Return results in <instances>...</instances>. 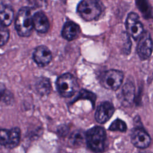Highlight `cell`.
<instances>
[{
	"label": "cell",
	"mask_w": 153,
	"mask_h": 153,
	"mask_svg": "<svg viewBox=\"0 0 153 153\" xmlns=\"http://www.w3.org/2000/svg\"><path fill=\"white\" fill-rule=\"evenodd\" d=\"M15 27L20 36L27 37L31 34L33 28V22L30 8L24 7L19 10L16 19Z\"/></svg>",
	"instance_id": "obj_1"
},
{
	"label": "cell",
	"mask_w": 153,
	"mask_h": 153,
	"mask_svg": "<svg viewBox=\"0 0 153 153\" xmlns=\"http://www.w3.org/2000/svg\"><path fill=\"white\" fill-rule=\"evenodd\" d=\"M87 146L95 152H102L106 145V134L103 127L95 126L90 128L85 133Z\"/></svg>",
	"instance_id": "obj_2"
},
{
	"label": "cell",
	"mask_w": 153,
	"mask_h": 153,
	"mask_svg": "<svg viewBox=\"0 0 153 153\" xmlns=\"http://www.w3.org/2000/svg\"><path fill=\"white\" fill-rule=\"evenodd\" d=\"M102 11L100 2L95 0H84L77 6V12L86 21H91L99 17Z\"/></svg>",
	"instance_id": "obj_3"
},
{
	"label": "cell",
	"mask_w": 153,
	"mask_h": 153,
	"mask_svg": "<svg viewBox=\"0 0 153 153\" xmlns=\"http://www.w3.org/2000/svg\"><path fill=\"white\" fill-rule=\"evenodd\" d=\"M56 87L61 96L69 97L76 93L79 86L76 79L72 74L65 73L57 78Z\"/></svg>",
	"instance_id": "obj_4"
},
{
	"label": "cell",
	"mask_w": 153,
	"mask_h": 153,
	"mask_svg": "<svg viewBox=\"0 0 153 153\" xmlns=\"http://www.w3.org/2000/svg\"><path fill=\"white\" fill-rule=\"evenodd\" d=\"M124 74L121 71L111 69L103 72L100 77L101 85L106 89L115 91L122 84Z\"/></svg>",
	"instance_id": "obj_5"
},
{
	"label": "cell",
	"mask_w": 153,
	"mask_h": 153,
	"mask_svg": "<svg viewBox=\"0 0 153 153\" xmlns=\"http://www.w3.org/2000/svg\"><path fill=\"white\" fill-rule=\"evenodd\" d=\"M20 140V130L18 127L10 130L0 128V145L8 148L17 146Z\"/></svg>",
	"instance_id": "obj_6"
},
{
	"label": "cell",
	"mask_w": 153,
	"mask_h": 153,
	"mask_svg": "<svg viewBox=\"0 0 153 153\" xmlns=\"http://www.w3.org/2000/svg\"><path fill=\"white\" fill-rule=\"evenodd\" d=\"M126 26L129 35L134 39L140 38L143 34V27L139 20L138 15L135 13H130L126 19Z\"/></svg>",
	"instance_id": "obj_7"
},
{
	"label": "cell",
	"mask_w": 153,
	"mask_h": 153,
	"mask_svg": "<svg viewBox=\"0 0 153 153\" xmlns=\"http://www.w3.org/2000/svg\"><path fill=\"white\" fill-rule=\"evenodd\" d=\"M153 43L150 36L148 32L143 33L140 37L136 47V51L139 57L142 60L148 59L152 52Z\"/></svg>",
	"instance_id": "obj_8"
},
{
	"label": "cell",
	"mask_w": 153,
	"mask_h": 153,
	"mask_svg": "<svg viewBox=\"0 0 153 153\" xmlns=\"http://www.w3.org/2000/svg\"><path fill=\"white\" fill-rule=\"evenodd\" d=\"M115 111L114 105L108 101L102 102L97 107L95 112V120L100 124L108 121Z\"/></svg>",
	"instance_id": "obj_9"
},
{
	"label": "cell",
	"mask_w": 153,
	"mask_h": 153,
	"mask_svg": "<svg viewBox=\"0 0 153 153\" xmlns=\"http://www.w3.org/2000/svg\"><path fill=\"white\" fill-rule=\"evenodd\" d=\"M131 140L136 147L144 149L149 146L151 143V137L144 129L136 128L131 133Z\"/></svg>",
	"instance_id": "obj_10"
},
{
	"label": "cell",
	"mask_w": 153,
	"mask_h": 153,
	"mask_svg": "<svg viewBox=\"0 0 153 153\" xmlns=\"http://www.w3.org/2000/svg\"><path fill=\"white\" fill-rule=\"evenodd\" d=\"M33 59L38 66H45L48 65L51 60V53L48 47L40 45L35 50L33 53Z\"/></svg>",
	"instance_id": "obj_11"
},
{
	"label": "cell",
	"mask_w": 153,
	"mask_h": 153,
	"mask_svg": "<svg viewBox=\"0 0 153 153\" xmlns=\"http://www.w3.org/2000/svg\"><path fill=\"white\" fill-rule=\"evenodd\" d=\"M33 27L38 32L45 33L48 32L50 23L47 17L42 11L36 12L33 16Z\"/></svg>",
	"instance_id": "obj_12"
},
{
	"label": "cell",
	"mask_w": 153,
	"mask_h": 153,
	"mask_svg": "<svg viewBox=\"0 0 153 153\" xmlns=\"http://www.w3.org/2000/svg\"><path fill=\"white\" fill-rule=\"evenodd\" d=\"M80 32L79 26L72 21L66 22L62 29V35L68 41H72L78 37Z\"/></svg>",
	"instance_id": "obj_13"
},
{
	"label": "cell",
	"mask_w": 153,
	"mask_h": 153,
	"mask_svg": "<svg viewBox=\"0 0 153 153\" xmlns=\"http://www.w3.org/2000/svg\"><path fill=\"white\" fill-rule=\"evenodd\" d=\"M14 17V11L11 5L0 2V23L5 26L10 25Z\"/></svg>",
	"instance_id": "obj_14"
},
{
	"label": "cell",
	"mask_w": 153,
	"mask_h": 153,
	"mask_svg": "<svg viewBox=\"0 0 153 153\" xmlns=\"http://www.w3.org/2000/svg\"><path fill=\"white\" fill-rule=\"evenodd\" d=\"M121 100L124 105H130L134 98V86L131 81H127L123 85L120 93Z\"/></svg>",
	"instance_id": "obj_15"
},
{
	"label": "cell",
	"mask_w": 153,
	"mask_h": 153,
	"mask_svg": "<svg viewBox=\"0 0 153 153\" xmlns=\"http://www.w3.org/2000/svg\"><path fill=\"white\" fill-rule=\"evenodd\" d=\"M35 88L37 93L42 96L48 94L51 90V84L49 79L45 77L39 78L36 81Z\"/></svg>",
	"instance_id": "obj_16"
},
{
	"label": "cell",
	"mask_w": 153,
	"mask_h": 153,
	"mask_svg": "<svg viewBox=\"0 0 153 153\" xmlns=\"http://www.w3.org/2000/svg\"><path fill=\"white\" fill-rule=\"evenodd\" d=\"M79 99L89 100L91 102L93 106L94 107L95 102H96V96L93 93H92L91 91H87L85 90H82L79 92L78 94L77 95L76 97L74 100L73 102H75V101L79 100Z\"/></svg>",
	"instance_id": "obj_17"
},
{
	"label": "cell",
	"mask_w": 153,
	"mask_h": 153,
	"mask_svg": "<svg viewBox=\"0 0 153 153\" xmlns=\"http://www.w3.org/2000/svg\"><path fill=\"white\" fill-rule=\"evenodd\" d=\"M109 130L111 131H120L124 132L127 130V126L123 120L117 119L111 123L109 127Z\"/></svg>",
	"instance_id": "obj_18"
},
{
	"label": "cell",
	"mask_w": 153,
	"mask_h": 153,
	"mask_svg": "<svg viewBox=\"0 0 153 153\" xmlns=\"http://www.w3.org/2000/svg\"><path fill=\"white\" fill-rule=\"evenodd\" d=\"M10 32L7 26L0 23V47L4 45L8 41Z\"/></svg>",
	"instance_id": "obj_19"
},
{
	"label": "cell",
	"mask_w": 153,
	"mask_h": 153,
	"mask_svg": "<svg viewBox=\"0 0 153 153\" xmlns=\"http://www.w3.org/2000/svg\"><path fill=\"white\" fill-rule=\"evenodd\" d=\"M137 7L139 8L140 11L142 12L143 15L147 16L149 17L150 14L151 10L149 8V5L146 1H136Z\"/></svg>",
	"instance_id": "obj_20"
},
{
	"label": "cell",
	"mask_w": 153,
	"mask_h": 153,
	"mask_svg": "<svg viewBox=\"0 0 153 153\" xmlns=\"http://www.w3.org/2000/svg\"><path fill=\"white\" fill-rule=\"evenodd\" d=\"M83 139V136L81 133L79 131H76L72 134L71 136V140L75 144V143H78L81 142Z\"/></svg>",
	"instance_id": "obj_21"
},
{
	"label": "cell",
	"mask_w": 153,
	"mask_h": 153,
	"mask_svg": "<svg viewBox=\"0 0 153 153\" xmlns=\"http://www.w3.org/2000/svg\"><path fill=\"white\" fill-rule=\"evenodd\" d=\"M145 153H152V152H145Z\"/></svg>",
	"instance_id": "obj_22"
}]
</instances>
